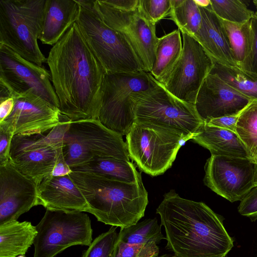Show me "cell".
<instances>
[{
	"instance_id": "obj_5",
	"label": "cell",
	"mask_w": 257,
	"mask_h": 257,
	"mask_svg": "<svg viewBox=\"0 0 257 257\" xmlns=\"http://www.w3.org/2000/svg\"><path fill=\"white\" fill-rule=\"evenodd\" d=\"M158 83L145 71L105 73L97 119L110 130L126 136L135 122L134 97L154 88Z\"/></svg>"
},
{
	"instance_id": "obj_4",
	"label": "cell",
	"mask_w": 257,
	"mask_h": 257,
	"mask_svg": "<svg viewBox=\"0 0 257 257\" xmlns=\"http://www.w3.org/2000/svg\"><path fill=\"white\" fill-rule=\"evenodd\" d=\"M76 23L105 73L144 71L132 47L119 32L108 26L92 9L91 1H77Z\"/></svg>"
},
{
	"instance_id": "obj_28",
	"label": "cell",
	"mask_w": 257,
	"mask_h": 257,
	"mask_svg": "<svg viewBox=\"0 0 257 257\" xmlns=\"http://www.w3.org/2000/svg\"><path fill=\"white\" fill-rule=\"evenodd\" d=\"M172 9L169 16L181 32L193 37L199 30L202 16L195 0H171Z\"/></svg>"
},
{
	"instance_id": "obj_42",
	"label": "cell",
	"mask_w": 257,
	"mask_h": 257,
	"mask_svg": "<svg viewBox=\"0 0 257 257\" xmlns=\"http://www.w3.org/2000/svg\"><path fill=\"white\" fill-rule=\"evenodd\" d=\"M197 5L199 7L206 8L210 4V0H195Z\"/></svg>"
},
{
	"instance_id": "obj_39",
	"label": "cell",
	"mask_w": 257,
	"mask_h": 257,
	"mask_svg": "<svg viewBox=\"0 0 257 257\" xmlns=\"http://www.w3.org/2000/svg\"><path fill=\"white\" fill-rule=\"evenodd\" d=\"M104 2L108 6L123 11H133L138 7L139 0H106Z\"/></svg>"
},
{
	"instance_id": "obj_46",
	"label": "cell",
	"mask_w": 257,
	"mask_h": 257,
	"mask_svg": "<svg viewBox=\"0 0 257 257\" xmlns=\"http://www.w3.org/2000/svg\"><path fill=\"white\" fill-rule=\"evenodd\" d=\"M253 3L254 5L255 6V7H257V0H253Z\"/></svg>"
},
{
	"instance_id": "obj_37",
	"label": "cell",
	"mask_w": 257,
	"mask_h": 257,
	"mask_svg": "<svg viewBox=\"0 0 257 257\" xmlns=\"http://www.w3.org/2000/svg\"><path fill=\"white\" fill-rule=\"evenodd\" d=\"M244 108L236 114L212 119L205 122V123L236 133V126L237 121Z\"/></svg>"
},
{
	"instance_id": "obj_11",
	"label": "cell",
	"mask_w": 257,
	"mask_h": 257,
	"mask_svg": "<svg viewBox=\"0 0 257 257\" xmlns=\"http://www.w3.org/2000/svg\"><path fill=\"white\" fill-rule=\"evenodd\" d=\"M36 227L33 257H55L69 247L92 241L91 220L84 212L46 209Z\"/></svg>"
},
{
	"instance_id": "obj_29",
	"label": "cell",
	"mask_w": 257,
	"mask_h": 257,
	"mask_svg": "<svg viewBox=\"0 0 257 257\" xmlns=\"http://www.w3.org/2000/svg\"><path fill=\"white\" fill-rule=\"evenodd\" d=\"M162 225L156 218L146 219L125 228H120L117 240L130 244L159 243L166 237L162 233Z\"/></svg>"
},
{
	"instance_id": "obj_18",
	"label": "cell",
	"mask_w": 257,
	"mask_h": 257,
	"mask_svg": "<svg viewBox=\"0 0 257 257\" xmlns=\"http://www.w3.org/2000/svg\"><path fill=\"white\" fill-rule=\"evenodd\" d=\"M252 100H254L233 89L210 71L198 91L195 106L205 123L212 119L236 114Z\"/></svg>"
},
{
	"instance_id": "obj_12",
	"label": "cell",
	"mask_w": 257,
	"mask_h": 257,
	"mask_svg": "<svg viewBox=\"0 0 257 257\" xmlns=\"http://www.w3.org/2000/svg\"><path fill=\"white\" fill-rule=\"evenodd\" d=\"M92 9L110 27L127 40L141 62L144 71L150 73L156 59L158 38L156 24L147 19L138 7L133 11L114 9L103 1H91Z\"/></svg>"
},
{
	"instance_id": "obj_8",
	"label": "cell",
	"mask_w": 257,
	"mask_h": 257,
	"mask_svg": "<svg viewBox=\"0 0 257 257\" xmlns=\"http://www.w3.org/2000/svg\"><path fill=\"white\" fill-rule=\"evenodd\" d=\"M187 140L182 133L171 128L134 122L125 143L130 158L139 169L156 176L172 166L183 143Z\"/></svg>"
},
{
	"instance_id": "obj_47",
	"label": "cell",
	"mask_w": 257,
	"mask_h": 257,
	"mask_svg": "<svg viewBox=\"0 0 257 257\" xmlns=\"http://www.w3.org/2000/svg\"><path fill=\"white\" fill-rule=\"evenodd\" d=\"M18 257H26V256H25V255H21L18 256Z\"/></svg>"
},
{
	"instance_id": "obj_20",
	"label": "cell",
	"mask_w": 257,
	"mask_h": 257,
	"mask_svg": "<svg viewBox=\"0 0 257 257\" xmlns=\"http://www.w3.org/2000/svg\"><path fill=\"white\" fill-rule=\"evenodd\" d=\"M200 28L194 37L213 60L227 66H237L222 21L211 9L199 7Z\"/></svg>"
},
{
	"instance_id": "obj_26",
	"label": "cell",
	"mask_w": 257,
	"mask_h": 257,
	"mask_svg": "<svg viewBox=\"0 0 257 257\" xmlns=\"http://www.w3.org/2000/svg\"><path fill=\"white\" fill-rule=\"evenodd\" d=\"M211 70L229 86L251 100H257V75L237 66H227L214 62Z\"/></svg>"
},
{
	"instance_id": "obj_34",
	"label": "cell",
	"mask_w": 257,
	"mask_h": 257,
	"mask_svg": "<svg viewBox=\"0 0 257 257\" xmlns=\"http://www.w3.org/2000/svg\"><path fill=\"white\" fill-rule=\"evenodd\" d=\"M138 9L147 19L156 24L170 15L172 5L171 0H139Z\"/></svg>"
},
{
	"instance_id": "obj_16",
	"label": "cell",
	"mask_w": 257,
	"mask_h": 257,
	"mask_svg": "<svg viewBox=\"0 0 257 257\" xmlns=\"http://www.w3.org/2000/svg\"><path fill=\"white\" fill-rule=\"evenodd\" d=\"M11 114L0 122V129L15 135L43 134L61 121L59 109L31 92L17 96Z\"/></svg>"
},
{
	"instance_id": "obj_17",
	"label": "cell",
	"mask_w": 257,
	"mask_h": 257,
	"mask_svg": "<svg viewBox=\"0 0 257 257\" xmlns=\"http://www.w3.org/2000/svg\"><path fill=\"white\" fill-rule=\"evenodd\" d=\"M38 205V185L9 161L0 165V224L17 220Z\"/></svg>"
},
{
	"instance_id": "obj_22",
	"label": "cell",
	"mask_w": 257,
	"mask_h": 257,
	"mask_svg": "<svg viewBox=\"0 0 257 257\" xmlns=\"http://www.w3.org/2000/svg\"><path fill=\"white\" fill-rule=\"evenodd\" d=\"M195 143L208 150L211 155L250 159L236 133L204 123L192 136Z\"/></svg>"
},
{
	"instance_id": "obj_9",
	"label": "cell",
	"mask_w": 257,
	"mask_h": 257,
	"mask_svg": "<svg viewBox=\"0 0 257 257\" xmlns=\"http://www.w3.org/2000/svg\"><path fill=\"white\" fill-rule=\"evenodd\" d=\"M70 120L62 114L59 124L46 136H14L10 151V163L38 186L44 178L52 175L63 153V136Z\"/></svg>"
},
{
	"instance_id": "obj_25",
	"label": "cell",
	"mask_w": 257,
	"mask_h": 257,
	"mask_svg": "<svg viewBox=\"0 0 257 257\" xmlns=\"http://www.w3.org/2000/svg\"><path fill=\"white\" fill-rule=\"evenodd\" d=\"M183 43L179 29L158 38L156 59L151 72L153 77L163 84L179 59Z\"/></svg>"
},
{
	"instance_id": "obj_6",
	"label": "cell",
	"mask_w": 257,
	"mask_h": 257,
	"mask_svg": "<svg viewBox=\"0 0 257 257\" xmlns=\"http://www.w3.org/2000/svg\"><path fill=\"white\" fill-rule=\"evenodd\" d=\"M46 0H0V44L42 66L47 58L38 43Z\"/></svg>"
},
{
	"instance_id": "obj_15",
	"label": "cell",
	"mask_w": 257,
	"mask_h": 257,
	"mask_svg": "<svg viewBox=\"0 0 257 257\" xmlns=\"http://www.w3.org/2000/svg\"><path fill=\"white\" fill-rule=\"evenodd\" d=\"M255 164L250 159L211 155L204 166V184L231 202L241 201L254 186Z\"/></svg>"
},
{
	"instance_id": "obj_41",
	"label": "cell",
	"mask_w": 257,
	"mask_h": 257,
	"mask_svg": "<svg viewBox=\"0 0 257 257\" xmlns=\"http://www.w3.org/2000/svg\"><path fill=\"white\" fill-rule=\"evenodd\" d=\"M71 172L72 170L65 161L62 153L58 159L52 175L54 176H62L68 175Z\"/></svg>"
},
{
	"instance_id": "obj_40",
	"label": "cell",
	"mask_w": 257,
	"mask_h": 257,
	"mask_svg": "<svg viewBox=\"0 0 257 257\" xmlns=\"http://www.w3.org/2000/svg\"><path fill=\"white\" fill-rule=\"evenodd\" d=\"M15 104V99L9 97L0 100V122L4 121L12 112Z\"/></svg>"
},
{
	"instance_id": "obj_44",
	"label": "cell",
	"mask_w": 257,
	"mask_h": 257,
	"mask_svg": "<svg viewBox=\"0 0 257 257\" xmlns=\"http://www.w3.org/2000/svg\"><path fill=\"white\" fill-rule=\"evenodd\" d=\"M158 257H176L174 255L170 254H164L161 256H159Z\"/></svg>"
},
{
	"instance_id": "obj_19",
	"label": "cell",
	"mask_w": 257,
	"mask_h": 257,
	"mask_svg": "<svg viewBox=\"0 0 257 257\" xmlns=\"http://www.w3.org/2000/svg\"><path fill=\"white\" fill-rule=\"evenodd\" d=\"M38 205L46 209L87 212L88 206L82 193L69 174L52 175L44 178L38 186Z\"/></svg>"
},
{
	"instance_id": "obj_7",
	"label": "cell",
	"mask_w": 257,
	"mask_h": 257,
	"mask_svg": "<svg viewBox=\"0 0 257 257\" xmlns=\"http://www.w3.org/2000/svg\"><path fill=\"white\" fill-rule=\"evenodd\" d=\"M62 151L70 168L102 158L130 159L122 136L97 119L70 120L64 134Z\"/></svg>"
},
{
	"instance_id": "obj_33",
	"label": "cell",
	"mask_w": 257,
	"mask_h": 257,
	"mask_svg": "<svg viewBox=\"0 0 257 257\" xmlns=\"http://www.w3.org/2000/svg\"><path fill=\"white\" fill-rule=\"evenodd\" d=\"M159 248L157 244H130L116 239L111 257H158Z\"/></svg>"
},
{
	"instance_id": "obj_36",
	"label": "cell",
	"mask_w": 257,
	"mask_h": 257,
	"mask_svg": "<svg viewBox=\"0 0 257 257\" xmlns=\"http://www.w3.org/2000/svg\"><path fill=\"white\" fill-rule=\"evenodd\" d=\"M253 41L251 52L243 65L240 67L257 75V20H250Z\"/></svg>"
},
{
	"instance_id": "obj_32",
	"label": "cell",
	"mask_w": 257,
	"mask_h": 257,
	"mask_svg": "<svg viewBox=\"0 0 257 257\" xmlns=\"http://www.w3.org/2000/svg\"><path fill=\"white\" fill-rule=\"evenodd\" d=\"M117 227L111 226L108 231L97 236L81 257H111L118 236Z\"/></svg>"
},
{
	"instance_id": "obj_27",
	"label": "cell",
	"mask_w": 257,
	"mask_h": 257,
	"mask_svg": "<svg viewBox=\"0 0 257 257\" xmlns=\"http://www.w3.org/2000/svg\"><path fill=\"white\" fill-rule=\"evenodd\" d=\"M221 20L237 66L240 68L248 59L252 50L253 36L250 20L239 24Z\"/></svg>"
},
{
	"instance_id": "obj_13",
	"label": "cell",
	"mask_w": 257,
	"mask_h": 257,
	"mask_svg": "<svg viewBox=\"0 0 257 257\" xmlns=\"http://www.w3.org/2000/svg\"><path fill=\"white\" fill-rule=\"evenodd\" d=\"M181 33V55L162 84L176 97L195 104L198 91L214 62L194 37Z\"/></svg>"
},
{
	"instance_id": "obj_24",
	"label": "cell",
	"mask_w": 257,
	"mask_h": 257,
	"mask_svg": "<svg viewBox=\"0 0 257 257\" xmlns=\"http://www.w3.org/2000/svg\"><path fill=\"white\" fill-rule=\"evenodd\" d=\"M72 171L88 173L127 183L142 181L141 174L130 161L113 158H102L71 168Z\"/></svg>"
},
{
	"instance_id": "obj_43",
	"label": "cell",
	"mask_w": 257,
	"mask_h": 257,
	"mask_svg": "<svg viewBox=\"0 0 257 257\" xmlns=\"http://www.w3.org/2000/svg\"><path fill=\"white\" fill-rule=\"evenodd\" d=\"M254 184V186H257V164H255Z\"/></svg>"
},
{
	"instance_id": "obj_23",
	"label": "cell",
	"mask_w": 257,
	"mask_h": 257,
	"mask_svg": "<svg viewBox=\"0 0 257 257\" xmlns=\"http://www.w3.org/2000/svg\"><path fill=\"white\" fill-rule=\"evenodd\" d=\"M31 222L17 220L0 224V257L25 255L37 234Z\"/></svg>"
},
{
	"instance_id": "obj_3",
	"label": "cell",
	"mask_w": 257,
	"mask_h": 257,
	"mask_svg": "<svg viewBox=\"0 0 257 257\" xmlns=\"http://www.w3.org/2000/svg\"><path fill=\"white\" fill-rule=\"evenodd\" d=\"M69 176L86 200L87 212L98 221L123 228L144 216L148 197L142 181L127 183L73 171Z\"/></svg>"
},
{
	"instance_id": "obj_38",
	"label": "cell",
	"mask_w": 257,
	"mask_h": 257,
	"mask_svg": "<svg viewBox=\"0 0 257 257\" xmlns=\"http://www.w3.org/2000/svg\"><path fill=\"white\" fill-rule=\"evenodd\" d=\"M14 136L0 129V165L10 161L12 141Z\"/></svg>"
},
{
	"instance_id": "obj_1",
	"label": "cell",
	"mask_w": 257,
	"mask_h": 257,
	"mask_svg": "<svg viewBox=\"0 0 257 257\" xmlns=\"http://www.w3.org/2000/svg\"><path fill=\"white\" fill-rule=\"evenodd\" d=\"M47 63L61 113L72 121L97 119L105 72L76 23L53 46Z\"/></svg>"
},
{
	"instance_id": "obj_45",
	"label": "cell",
	"mask_w": 257,
	"mask_h": 257,
	"mask_svg": "<svg viewBox=\"0 0 257 257\" xmlns=\"http://www.w3.org/2000/svg\"><path fill=\"white\" fill-rule=\"evenodd\" d=\"M252 19L257 20V7H256V11L254 12Z\"/></svg>"
},
{
	"instance_id": "obj_2",
	"label": "cell",
	"mask_w": 257,
	"mask_h": 257,
	"mask_svg": "<svg viewBox=\"0 0 257 257\" xmlns=\"http://www.w3.org/2000/svg\"><path fill=\"white\" fill-rule=\"evenodd\" d=\"M166 233V248L176 257H225L233 240L223 219L202 202L165 193L156 209Z\"/></svg>"
},
{
	"instance_id": "obj_35",
	"label": "cell",
	"mask_w": 257,
	"mask_h": 257,
	"mask_svg": "<svg viewBox=\"0 0 257 257\" xmlns=\"http://www.w3.org/2000/svg\"><path fill=\"white\" fill-rule=\"evenodd\" d=\"M238 212L249 218L252 221L257 219V186H254L240 201Z\"/></svg>"
},
{
	"instance_id": "obj_21",
	"label": "cell",
	"mask_w": 257,
	"mask_h": 257,
	"mask_svg": "<svg viewBox=\"0 0 257 257\" xmlns=\"http://www.w3.org/2000/svg\"><path fill=\"white\" fill-rule=\"evenodd\" d=\"M80 5L75 0H46L39 40L55 45L76 23Z\"/></svg>"
},
{
	"instance_id": "obj_10",
	"label": "cell",
	"mask_w": 257,
	"mask_h": 257,
	"mask_svg": "<svg viewBox=\"0 0 257 257\" xmlns=\"http://www.w3.org/2000/svg\"><path fill=\"white\" fill-rule=\"evenodd\" d=\"M135 122L162 125L182 133L188 140L204 123L195 104L182 101L158 82L153 89L134 97Z\"/></svg>"
},
{
	"instance_id": "obj_14",
	"label": "cell",
	"mask_w": 257,
	"mask_h": 257,
	"mask_svg": "<svg viewBox=\"0 0 257 257\" xmlns=\"http://www.w3.org/2000/svg\"><path fill=\"white\" fill-rule=\"evenodd\" d=\"M50 80V72L45 68L0 44V81L10 89L13 98L31 92L59 109V101Z\"/></svg>"
},
{
	"instance_id": "obj_31",
	"label": "cell",
	"mask_w": 257,
	"mask_h": 257,
	"mask_svg": "<svg viewBox=\"0 0 257 257\" xmlns=\"http://www.w3.org/2000/svg\"><path fill=\"white\" fill-rule=\"evenodd\" d=\"M210 7L221 19L235 23L248 22L254 14L241 0H210Z\"/></svg>"
},
{
	"instance_id": "obj_30",
	"label": "cell",
	"mask_w": 257,
	"mask_h": 257,
	"mask_svg": "<svg viewBox=\"0 0 257 257\" xmlns=\"http://www.w3.org/2000/svg\"><path fill=\"white\" fill-rule=\"evenodd\" d=\"M236 134L247 150L250 160L257 164V100H252L237 121Z\"/></svg>"
}]
</instances>
